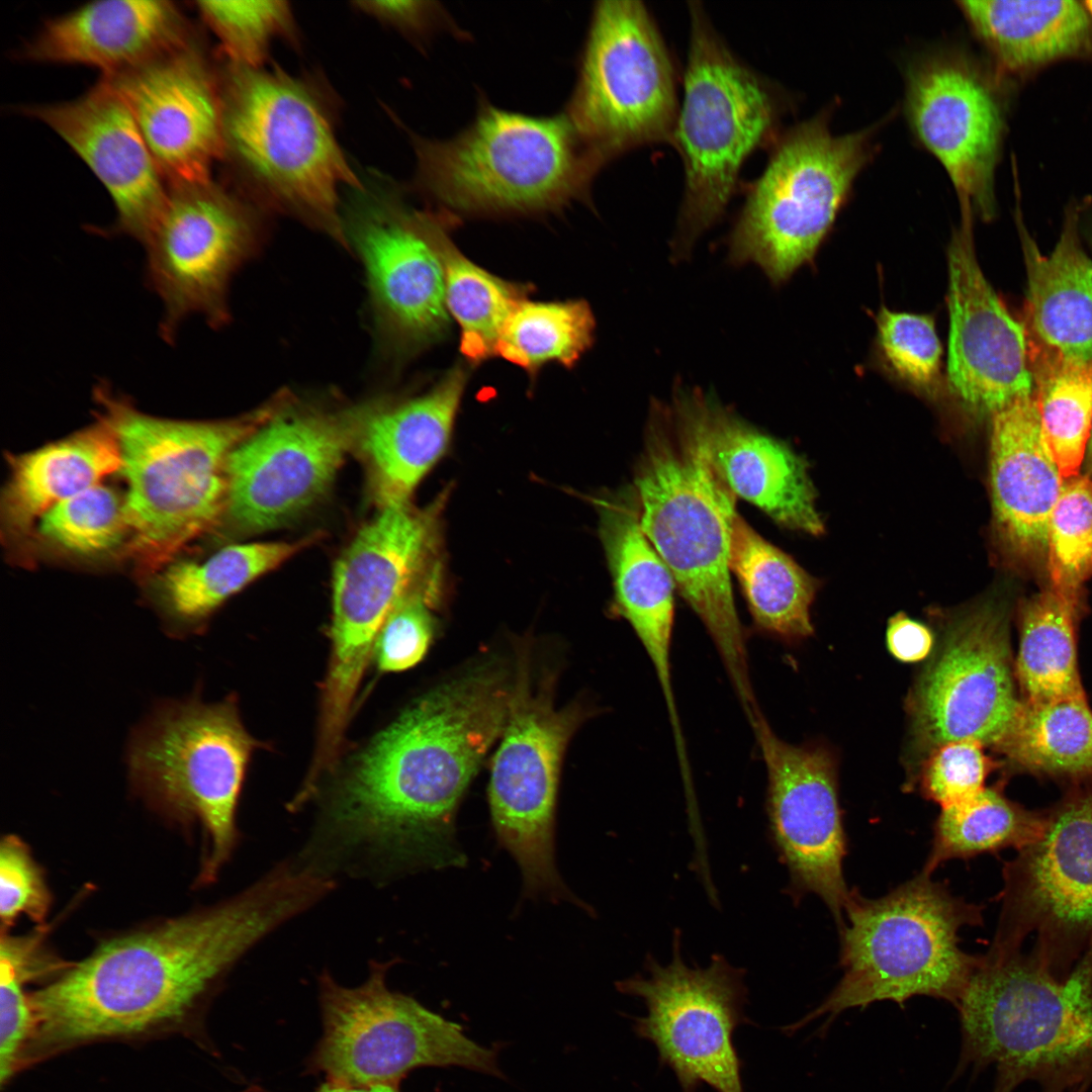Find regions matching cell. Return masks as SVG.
Wrapping results in <instances>:
<instances>
[{"instance_id":"1","label":"cell","mask_w":1092,"mask_h":1092,"mask_svg":"<svg viewBox=\"0 0 1092 1092\" xmlns=\"http://www.w3.org/2000/svg\"><path fill=\"white\" fill-rule=\"evenodd\" d=\"M512 687L503 664L489 660L413 704L339 784L316 844L399 871L463 866L455 813L502 735Z\"/></svg>"},{"instance_id":"2","label":"cell","mask_w":1092,"mask_h":1092,"mask_svg":"<svg viewBox=\"0 0 1092 1092\" xmlns=\"http://www.w3.org/2000/svg\"><path fill=\"white\" fill-rule=\"evenodd\" d=\"M326 896L310 871L282 863L233 898L103 941L29 996L49 1043L131 1034L178 1019L261 939Z\"/></svg>"},{"instance_id":"3","label":"cell","mask_w":1092,"mask_h":1092,"mask_svg":"<svg viewBox=\"0 0 1092 1092\" xmlns=\"http://www.w3.org/2000/svg\"><path fill=\"white\" fill-rule=\"evenodd\" d=\"M633 487L644 534L712 638L740 704L753 703L729 568L736 495L712 460L692 390L679 389L672 405L651 404Z\"/></svg>"},{"instance_id":"4","label":"cell","mask_w":1092,"mask_h":1092,"mask_svg":"<svg viewBox=\"0 0 1092 1092\" xmlns=\"http://www.w3.org/2000/svg\"><path fill=\"white\" fill-rule=\"evenodd\" d=\"M957 1009L962 1068L996 1071L992 1092L1092 1085V942L1067 977L1031 951L980 956Z\"/></svg>"},{"instance_id":"5","label":"cell","mask_w":1092,"mask_h":1092,"mask_svg":"<svg viewBox=\"0 0 1092 1092\" xmlns=\"http://www.w3.org/2000/svg\"><path fill=\"white\" fill-rule=\"evenodd\" d=\"M93 396L119 446L131 544L150 563H162L225 513L230 454L290 398L283 392L238 418L190 421L142 412L105 381Z\"/></svg>"},{"instance_id":"6","label":"cell","mask_w":1092,"mask_h":1092,"mask_svg":"<svg viewBox=\"0 0 1092 1092\" xmlns=\"http://www.w3.org/2000/svg\"><path fill=\"white\" fill-rule=\"evenodd\" d=\"M983 923L982 907L956 897L945 884L921 872L887 895L869 899L851 890L840 931L842 976L812 1012L791 1031L841 1012L915 996L958 1006L980 956L959 945V930Z\"/></svg>"},{"instance_id":"7","label":"cell","mask_w":1092,"mask_h":1092,"mask_svg":"<svg viewBox=\"0 0 1092 1092\" xmlns=\"http://www.w3.org/2000/svg\"><path fill=\"white\" fill-rule=\"evenodd\" d=\"M415 185L453 209L529 213L587 199L603 168L565 115L532 116L481 99L472 122L453 138L410 133Z\"/></svg>"},{"instance_id":"8","label":"cell","mask_w":1092,"mask_h":1092,"mask_svg":"<svg viewBox=\"0 0 1092 1092\" xmlns=\"http://www.w3.org/2000/svg\"><path fill=\"white\" fill-rule=\"evenodd\" d=\"M220 84L225 155L259 199L349 246L340 188L362 182L314 93L282 71L234 64Z\"/></svg>"},{"instance_id":"9","label":"cell","mask_w":1092,"mask_h":1092,"mask_svg":"<svg viewBox=\"0 0 1092 1092\" xmlns=\"http://www.w3.org/2000/svg\"><path fill=\"white\" fill-rule=\"evenodd\" d=\"M689 7L684 98L672 141L685 169L673 243L678 256L721 217L746 159L779 138L784 111L776 87L728 49L700 3Z\"/></svg>"},{"instance_id":"10","label":"cell","mask_w":1092,"mask_h":1092,"mask_svg":"<svg viewBox=\"0 0 1092 1092\" xmlns=\"http://www.w3.org/2000/svg\"><path fill=\"white\" fill-rule=\"evenodd\" d=\"M256 745L233 702L194 700L163 706L130 744L136 790L161 813L202 827L200 885L217 879L238 843L236 811Z\"/></svg>"},{"instance_id":"11","label":"cell","mask_w":1092,"mask_h":1092,"mask_svg":"<svg viewBox=\"0 0 1092 1092\" xmlns=\"http://www.w3.org/2000/svg\"><path fill=\"white\" fill-rule=\"evenodd\" d=\"M876 127L834 134L827 113L779 135L730 236V260L775 284L812 259L872 160Z\"/></svg>"},{"instance_id":"12","label":"cell","mask_w":1092,"mask_h":1092,"mask_svg":"<svg viewBox=\"0 0 1092 1092\" xmlns=\"http://www.w3.org/2000/svg\"><path fill=\"white\" fill-rule=\"evenodd\" d=\"M389 964H372L349 988L330 974L318 980L323 1033L306 1061L308 1074L351 1085L398 1086L423 1067H462L502 1077L496 1052L471 1040L460 1025L386 985Z\"/></svg>"},{"instance_id":"13","label":"cell","mask_w":1092,"mask_h":1092,"mask_svg":"<svg viewBox=\"0 0 1092 1092\" xmlns=\"http://www.w3.org/2000/svg\"><path fill=\"white\" fill-rule=\"evenodd\" d=\"M678 110L674 67L643 3L597 2L564 112L588 151L605 166L641 146L672 145Z\"/></svg>"},{"instance_id":"14","label":"cell","mask_w":1092,"mask_h":1092,"mask_svg":"<svg viewBox=\"0 0 1092 1092\" xmlns=\"http://www.w3.org/2000/svg\"><path fill=\"white\" fill-rule=\"evenodd\" d=\"M407 504L381 508L338 560L333 578L332 656L318 745L340 748L361 677L388 616L416 585L440 512Z\"/></svg>"},{"instance_id":"15","label":"cell","mask_w":1092,"mask_h":1092,"mask_svg":"<svg viewBox=\"0 0 1092 1092\" xmlns=\"http://www.w3.org/2000/svg\"><path fill=\"white\" fill-rule=\"evenodd\" d=\"M551 688L550 678L534 685L524 651L491 766L488 802L495 835L520 867L525 894L574 902L555 864L554 817L562 756L582 712L574 706L555 709Z\"/></svg>"},{"instance_id":"16","label":"cell","mask_w":1092,"mask_h":1092,"mask_svg":"<svg viewBox=\"0 0 1092 1092\" xmlns=\"http://www.w3.org/2000/svg\"><path fill=\"white\" fill-rule=\"evenodd\" d=\"M998 926L990 950H1030L1067 977L1092 942V782L1044 811L1040 835L1002 871Z\"/></svg>"},{"instance_id":"17","label":"cell","mask_w":1092,"mask_h":1092,"mask_svg":"<svg viewBox=\"0 0 1092 1092\" xmlns=\"http://www.w3.org/2000/svg\"><path fill=\"white\" fill-rule=\"evenodd\" d=\"M252 206L212 180L169 187L145 249L146 283L162 304L159 335L172 344L182 324L200 315L212 328L231 317L233 276L258 249Z\"/></svg>"},{"instance_id":"18","label":"cell","mask_w":1092,"mask_h":1092,"mask_svg":"<svg viewBox=\"0 0 1092 1092\" xmlns=\"http://www.w3.org/2000/svg\"><path fill=\"white\" fill-rule=\"evenodd\" d=\"M680 946L676 930L667 965L648 957L647 977L637 974L616 983L621 993L646 1005L647 1014L635 1019L634 1030L655 1045L682 1092H695L703 1083L717 1092H744L733 1033L749 1022L745 972L721 954L712 956L706 968H691Z\"/></svg>"},{"instance_id":"19","label":"cell","mask_w":1092,"mask_h":1092,"mask_svg":"<svg viewBox=\"0 0 1092 1092\" xmlns=\"http://www.w3.org/2000/svg\"><path fill=\"white\" fill-rule=\"evenodd\" d=\"M351 190L344 225L365 267L378 332L399 350L437 340L450 322L441 220L407 206L386 179Z\"/></svg>"},{"instance_id":"20","label":"cell","mask_w":1092,"mask_h":1092,"mask_svg":"<svg viewBox=\"0 0 1092 1092\" xmlns=\"http://www.w3.org/2000/svg\"><path fill=\"white\" fill-rule=\"evenodd\" d=\"M377 405L322 411L286 403L229 456L224 514L232 524L244 532L268 530L313 503Z\"/></svg>"},{"instance_id":"21","label":"cell","mask_w":1092,"mask_h":1092,"mask_svg":"<svg viewBox=\"0 0 1092 1092\" xmlns=\"http://www.w3.org/2000/svg\"><path fill=\"white\" fill-rule=\"evenodd\" d=\"M1014 679L1006 609L986 602L967 611L948 626L911 695L916 739L930 751L959 740L994 747L1021 704Z\"/></svg>"},{"instance_id":"22","label":"cell","mask_w":1092,"mask_h":1092,"mask_svg":"<svg viewBox=\"0 0 1092 1092\" xmlns=\"http://www.w3.org/2000/svg\"><path fill=\"white\" fill-rule=\"evenodd\" d=\"M749 723L766 768L769 836L788 870L789 890L794 898L818 896L841 929L851 890L833 758L823 747L786 742L760 711Z\"/></svg>"},{"instance_id":"23","label":"cell","mask_w":1092,"mask_h":1092,"mask_svg":"<svg viewBox=\"0 0 1092 1092\" xmlns=\"http://www.w3.org/2000/svg\"><path fill=\"white\" fill-rule=\"evenodd\" d=\"M905 110L916 138L947 173L961 207L991 218L1003 118L977 67L953 50L919 58L906 73Z\"/></svg>"},{"instance_id":"24","label":"cell","mask_w":1092,"mask_h":1092,"mask_svg":"<svg viewBox=\"0 0 1092 1092\" xmlns=\"http://www.w3.org/2000/svg\"><path fill=\"white\" fill-rule=\"evenodd\" d=\"M102 79L129 107L169 187L212 180L225 156L221 84L191 40Z\"/></svg>"},{"instance_id":"25","label":"cell","mask_w":1092,"mask_h":1092,"mask_svg":"<svg viewBox=\"0 0 1092 1092\" xmlns=\"http://www.w3.org/2000/svg\"><path fill=\"white\" fill-rule=\"evenodd\" d=\"M947 249L948 381L970 408L993 414L1033 392L1025 331L985 277L973 242V213L962 210Z\"/></svg>"},{"instance_id":"26","label":"cell","mask_w":1092,"mask_h":1092,"mask_svg":"<svg viewBox=\"0 0 1092 1092\" xmlns=\"http://www.w3.org/2000/svg\"><path fill=\"white\" fill-rule=\"evenodd\" d=\"M21 112L55 131L104 186L115 209L111 233L144 246L169 186L120 95L101 79L81 97L24 106Z\"/></svg>"},{"instance_id":"27","label":"cell","mask_w":1092,"mask_h":1092,"mask_svg":"<svg viewBox=\"0 0 1092 1092\" xmlns=\"http://www.w3.org/2000/svg\"><path fill=\"white\" fill-rule=\"evenodd\" d=\"M181 10L164 0H102L49 19L22 51L25 60L130 71L191 39Z\"/></svg>"},{"instance_id":"28","label":"cell","mask_w":1092,"mask_h":1092,"mask_svg":"<svg viewBox=\"0 0 1092 1092\" xmlns=\"http://www.w3.org/2000/svg\"><path fill=\"white\" fill-rule=\"evenodd\" d=\"M990 487L995 529L1021 558L1046 557L1049 524L1065 479L1044 440L1034 392L994 412Z\"/></svg>"},{"instance_id":"29","label":"cell","mask_w":1092,"mask_h":1092,"mask_svg":"<svg viewBox=\"0 0 1092 1092\" xmlns=\"http://www.w3.org/2000/svg\"><path fill=\"white\" fill-rule=\"evenodd\" d=\"M693 393L712 460L736 497L754 505L779 526L822 534L807 462L785 442L711 396L695 389Z\"/></svg>"},{"instance_id":"30","label":"cell","mask_w":1092,"mask_h":1092,"mask_svg":"<svg viewBox=\"0 0 1092 1092\" xmlns=\"http://www.w3.org/2000/svg\"><path fill=\"white\" fill-rule=\"evenodd\" d=\"M600 536L615 607L630 624L655 670L668 716H677L671 675L674 579L640 524L633 486L598 500Z\"/></svg>"},{"instance_id":"31","label":"cell","mask_w":1092,"mask_h":1092,"mask_svg":"<svg viewBox=\"0 0 1092 1092\" xmlns=\"http://www.w3.org/2000/svg\"><path fill=\"white\" fill-rule=\"evenodd\" d=\"M460 368L425 394L395 406L378 404L358 444L381 508L407 504L424 475L443 455L465 387Z\"/></svg>"},{"instance_id":"32","label":"cell","mask_w":1092,"mask_h":1092,"mask_svg":"<svg viewBox=\"0 0 1092 1092\" xmlns=\"http://www.w3.org/2000/svg\"><path fill=\"white\" fill-rule=\"evenodd\" d=\"M1033 333L1062 359L1092 363V254L1081 244L1078 211H1069L1060 238L1042 254L1017 215Z\"/></svg>"},{"instance_id":"33","label":"cell","mask_w":1092,"mask_h":1092,"mask_svg":"<svg viewBox=\"0 0 1092 1092\" xmlns=\"http://www.w3.org/2000/svg\"><path fill=\"white\" fill-rule=\"evenodd\" d=\"M121 468L116 437L98 423L11 460L3 515L11 534H27L57 504Z\"/></svg>"},{"instance_id":"34","label":"cell","mask_w":1092,"mask_h":1092,"mask_svg":"<svg viewBox=\"0 0 1092 1092\" xmlns=\"http://www.w3.org/2000/svg\"><path fill=\"white\" fill-rule=\"evenodd\" d=\"M957 4L978 39L1006 72H1023L1078 54L1090 42L1089 14L1077 1Z\"/></svg>"},{"instance_id":"35","label":"cell","mask_w":1092,"mask_h":1092,"mask_svg":"<svg viewBox=\"0 0 1092 1092\" xmlns=\"http://www.w3.org/2000/svg\"><path fill=\"white\" fill-rule=\"evenodd\" d=\"M729 568L759 631L789 643L813 633L810 609L816 580L738 513L731 527Z\"/></svg>"},{"instance_id":"36","label":"cell","mask_w":1092,"mask_h":1092,"mask_svg":"<svg viewBox=\"0 0 1092 1092\" xmlns=\"http://www.w3.org/2000/svg\"><path fill=\"white\" fill-rule=\"evenodd\" d=\"M311 542H266L224 547L203 560L177 561L160 574L157 602L172 631L193 630L230 597Z\"/></svg>"},{"instance_id":"37","label":"cell","mask_w":1092,"mask_h":1092,"mask_svg":"<svg viewBox=\"0 0 1092 1092\" xmlns=\"http://www.w3.org/2000/svg\"><path fill=\"white\" fill-rule=\"evenodd\" d=\"M1027 772L1081 780L1092 775V711L1086 697L1021 700L1009 728L993 747Z\"/></svg>"},{"instance_id":"38","label":"cell","mask_w":1092,"mask_h":1092,"mask_svg":"<svg viewBox=\"0 0 1092 1092\" xmlns=\"http://www.w3.org/2000/svg\"><path fill=\"white\" fill-rule=\"evenodd\" d=\"M1080 606L1052 588L1025 601L1019 611L1015 678L1029 703L1084 697L1075 626Z\"/></svg>"},{"instance_id":"39","label":"cell","mask_w":1092,"mask_h":1092,"mask_svg":"<svg viewBox=\"0 0 1092 1092\" xmlns=\"http://www.w3.org/2000/svg\"><path fill=\"white\" fill-rule=\"evenodd\" d=\"M1044 825V811L1028 810L997 788H984L971 798L941 808L922 872L932 875L941 863L972 858L1006 848L1021 849L1034 841Z\"/></svg>"},{"instance_id":"40","label":"cell","mask_w":1092,"mask_h":1092,"mask_svg":"<svg viewBox=\"0 0 1092 1092\" xmlns=\"http://www.w3.org/2000/svg\"><path fill=\"white\" fill-rule=\"evenodd\" d=\"M439 245L446 305L460 329L461 353L474 363L495 356L506 324L525 300L524 290L471 262L452 244L444 230Z\"/></svg>"},{"instance_id":"41","label":"cell","mask_w":1092,"mask_h":1092,"mask_svg":"<svg viewBox=\"0 0 1092 1092\" xmlns=\"http://www.w3.org/2000/svg\"><path fill=\"white\" fill-rule=\"evenodd\" d=\"M595 320L583 300H524L513 312L495 348V356L528 372L547 362L573 365L589 348Z\"/></svg>"},{"instance_id":"42","label":"cell","mask_w":1092,"mask_h":1092,"mask_svg":"<svg viewBox=\"0 0 1092 1092\" xmlns=\"http://www.w3.org/2000/svg\"><path fill=\"white\" fill-rule=\"evenodd\" d=\"M1048 447L1064 479L1080 474L1092 426V363L1055 355L1033 374Z\"/></svg>"},{"instance_id":"43","label":"cell","mask_w":1092,"mask_h":1092,"mask_svg":"<svg viewBox=\"0 0 1092 1092\" xmlns=\"http://www.w3.org/2000/svg\"><path fill=\"white\" fill-rule=\"evenodd\" d=\"M36 526L52 545L82 556L111 551L130 534L124 499L100 483L57 504Z\"/></svg>"},{"instance_id":"44","label":"cell","mask_w":1092,"mask_h":1092,"mask_svg":"<svg viewBox=\"0 0 1092 1092\" xmlns=\"http://www.w3.org/2000/svg\"><path fill=\"white\" fill-rule=\"evenodd\" d=\"M1048 568L1053 590L1080 606L1092 577V478L1065 479L1049 524Z\"/></svg>"},{"instance_id":"45","label":"cell","mask_w":1092,"mask_h":1092,"mask_svg":"<svg viewBox=\"0 0 1092 1092\" xmlns=\"http://www.w3.org/2000/svg\"><path fill=\"white\" fill-rule=\"evenodd\" d=\"M195 7L229 64L248 68H260L271 42L292 24L285 1H197Z\"/></svg>"},{"instance_id":"46","label":"cell","mask_w":1092,"mask_h":1092,"mask_svg":"<svg viewBox=\"0 0 1092 1092\" xmlns=\"http://www.w3.org/2000/svg\"><path fill=\"white\" fill-rule=\"evenodd\" d=\"M877 326L880 348L892 370L916 388L932 389L941 358L933 318L882 307Z\"/></svg>"},{"instance_id":"47","label":"cell","mask_w":1092,"mask_h":1092,"mask_svg":"<svg viewBox=\"0 0 1092 1092\" xmlns=\"http://www.w3.org/2000/svg\"><path fill=\"white\" fill-rule=\"evenodd\" d=\"M435 582L430 578L416 584L383 624L374 650L382 671L407 669L425 656L435 629L430 612Z\"/></svg>"},{"instance_id":"48","label":"cell","mask_w":1092,"mask_h":1092,"mask_svg":"<svg viewBox=\"0 0 1092 1092\" xmlns=\"http://www.w3.org/2000/svg\"><path fill=\"white\" fill-rule=\"evenodd\" d=\"M992 762L984 746L973 740L941 744L930 751L920 776L922 794L945 808L985 788Z\"/></svg>"},{"instance_id":"49","label":"cell","mask_w":1092,"mask_h":1092,"mask_svg":"<svg viewBox=\"0 0 1092 1092\" xmlns=\"http://www.w3.org/2000/svg\"><path fill=\"white\" fill-rule=\"evenodd\" d=\"M52 904L51 892L39 864L27 845L15 835L0 845V917L2 931L20 915L43 924Z\"/></svg>"},{"instance_id":"50","label":"cell","mask_w":1092,"mask_h":1092,"mask_svg":"<svg viewBox=\"0 0 1092 1092\" xmlns=\"http://www.w3.org/2000/svg\"><path fill=\"white\" fill-rule=\"evenodd\" d=\"M33 976L12 951L0 948V1079L4 1084L14 1070L17 1056L34 1025L29 996L23 985Z\"/></svg>"},{"instance_id":"51","label":"cell","mask_w":1092,"mask_h":1092,"mask_svg":"<svg viewBox=\"0 0 1092 1092\" xmlns=\"http://www.w3.org/2000/svg\"><path fill=\"white\" fill-rule=\"evenodd\" d=\"M354 6L414 38H427L440 30L456 31L451 16L434 1H357Z\"/></svg>"},{"instance_id":"52","label":"cell","mask_w":1092,"mask_h":1092,"mask_svg":"<svg viewBox=\"0 0 1092 1092\" xmlns=\"http://www.w3.org/2000/svg\"><path fill=\"white\" fill-rule=\"evenodd\" d=\"M886 639L891 654L898 660L908 663L926 658L933 646L931 631L922 623L902 613L890 619Z\"/></svg>"},{"instance_id":"53","label":"cell","mask_w":1092,"mask_h":1092,"mask_svg":"<svg viewBox=\"0 0 1092 1092\" xmlns=\"http://www.w3.org/2000/svg\"><path fill=\"white\" fill-rule=\"evenodd\" d=\"M314 1092H400V1090L398 1086L391 1085L351 1086L325 1081Z\"/></svg>"},{"instance_id":"54","label":"cell","mask_w":1092,"mask_h":1092,"mask_svg":"<svg viewBox=\"0 0 1092 1092\" xmlns=\"http://www.w3.org/2000/svg\"><path fill=\"white\" fill-rule=\"evenodd\" d=\"M1084 460H1085V469H1086L1085 474L1087 476H1089L1090 478H1092V426H1091L1090 437H1089V441H1088V444H1087V449H1086Z\"/></svg>"},{"instance_id":"55","label":"cell","mask_w":1092,"mask_h":1092,"mask_svg":"<svg viewBox=\"0 0 1092 1092\" xmlns=\"http://www.w3.org/2000/svg\"><path fill=\"white\" fill-rule=\"evenodd\" d=\"M1082 4L1086 9L1087 13L1092 16V0H1086Z\"/></svg>"},{"instance_id":"56","label":"cell","mask_w":1092,"mask_h":1092,"mask_svg":"<svg viewBox=\"0 0 1092 1092\" xmlns=\"http://www.w3.org/2000/svg\"><path fill=\"white\" fill-rule=\"evenodd\" d=\"M1089 1087V1085H1082L1078 1088L1073 1089L1071 1092H1087Z\"/></svg>"},{"instance_id":"57","label":"cell","mask_w":1092,"mask_h":1092,"mask_svg":"<svg viewBox=\"0 0 1092 1092\" xmlns=\"http://www.w3.org/2000/svg\"><path fill=\"white\" fill-rule=\"evenodd\" d=\"M244 1092H263V1090L258 1086H251Z\"/></svg>"}]
</instances>
